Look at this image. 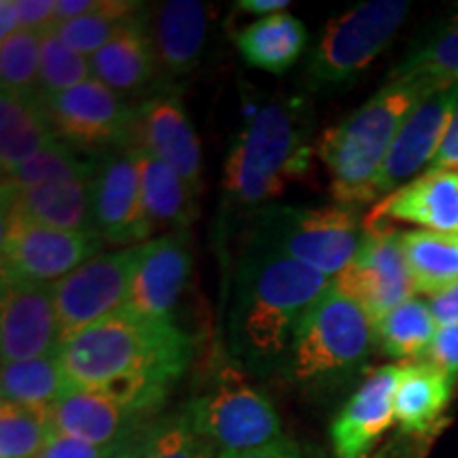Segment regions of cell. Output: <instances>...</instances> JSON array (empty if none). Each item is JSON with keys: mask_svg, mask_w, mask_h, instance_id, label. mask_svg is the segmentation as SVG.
Returning a JSON list of instances; mask_svg holds the SVG:
<instances>
[{"mask_svg": "<svg viewBox=\"0 0 458 458\" xmlns=\"http://www.w3.org/2000/svg\"><path fill=\"white\" fill-rule=\"evenodd\" d=\"M401 246L416 293L431 297L458 283V236L411 229Z\"/></svg>", "mask_w": 458, "mask_h": 458, "instance_id": "28", "label": "cell"}, {"mask_svg": "<svg viewBox=\"0 0 458 458\" xmlns=\"http://www.w3.org/2000/svg\"><path fill=\"white\" fill-rule=\"evenodd\" d=\"M94 232H64L34 223L3 221V283L55 284L102 253Z\"/></svg>", "mask_w": 458, "mask_h": 458, "instance_id": "10", "label": "cell"}, {"mask_svg": "<svg viewBox=\"0 0 458 458\" xmlns=\"http://www.w3.org/2000/svg\"><path fill=\"white\" fill-rule=\"evenodd\" d=\"M427 77H393L357 111L320 136L317 153L329 174L335 204L359 206L376 199V179L405 119L437 89Z\"/></svg>", "mask_w": 458, "mask_h": 458, "instance_id": "3", "label": "cell"}, {"mask_svg": "<svg viewBox=\"0 0 458 458\" xmlns=\"http://www.w3.org/2000/svg\"><path fill=\"white\" fill-rule=\"evenodd\" d=\"M408 13L405 0H368L334 17L308 54L303 81L314 91L352 85L391 45Z\"/></svg>", "mask_w": 458, "mask_h": 458, "instance_id": "7", "label": "cell"}, {"mask_svg": "<svg viewBox=\"0 0 458 458\" xmlns=\"http://www.w3.org/2000/svg\"><path fill=\"white\" fill-rule=\"evenodd\" d=\"M96 7H98V0H55V26L79 20Z\"/></svg>", "mask_w": 458, "mask_h": 458, "instance_id": "44", "label": "cell"}, {"mask_svg": "<svg viewBox=\"0 0 458 458\" xmlns=\"http://www.w3.org/2000/svg\"><path fill=\"white\" fill-rule=\"evenodd\" d=\"M428 170H458V108L452 117L445 139Z\"/></svg>", "mask_w": 458, "mask_h": 458, "instance_id": "43", "label": "cell"}, {"mask_svg": "<svg viewBox=\"0 0 458 458\" xmlns=\"http://www.w3.org/2000/svg\"><path fill=\"white\" fill-rule=\"evenodd\" d=\"M185 411L219 456L261 448L284 437L270 397L249 385L232 365L216 371L208 386L185 405Z\"/></svg>", "mask_w": 458, "mask_h": 458, "instance_id": "8", "label": "cell"}, {"mask_svg": "<svg viewBox=\"0 0 458 458\" xmlns=\"http://www.w3.org/2000/svg\"><path fill=\"white\" fill-rule=\"evenodd\" d=\"M37 458H122V456L114 454V452L79 442V439L64 437V435H54Z\"/></svg>", "mask_w": 458, "mask_h": 458, "instance_id": "39", "label": "cell"}, {"mask_svg": "<svg viewBox=\"0 0 458 458\" xmlns=\"http://www.w3.org/2000/svg\"><path fill=\"white\" fill-rule=\"evenodd\" d=\"M147 28L157 71L165 79L185 77L199 64L208 34V7L196 0H170L147 11Z\"/></svg>", "mask_w": 458, "mask_h": 458, "instance_id": "22", "label": "cell"}, {"mask_svg": "<svg viewBox=\"0 0 458 458\" xmlns=\"http://www.w3.org/2000/svg\"><path fill=\"white\" fill-rule=\"evenodd\" d=\"M193 351V337L174 320L147 318L123 308L62 342L57 357L74 388L105 391L157 414Z\"/></svg>", "mask_w": 458, "mask_h": 458, "instance_id": "1", "label": "cell"}, {"mask_svg": "<svg viewBox=\"0 0 458 458\" xmlns=\"http://www.w3.org/2000/svg\"><path fill=\"white\" fill-rule=\"evenodd\" d=\"M139 255L140 244L100 253L54 284L62 342L123 310Z\"/></svg>", "mask_w": 458, "mask_h": 458, "instance_id": "11", "label": "cell"}, {"mask_svg": "<svg viewBox=\"0 0 458 458\" xmlns=\"http://www.w3.org/2000/svg\"><path fill=\"white\" fill-rule=\"evenodd\" d=\"M428 363H433L435 368L445 371L452 380L458 377V325L452 327H437L435 337L425 352Z\"/></svg>", "mask_w": 458, "mask_h": 458, "instance_id": "38", "label": "cell"}, {"mask_svg": "<svg viewBox=\"0 0 458 458\" xmlns=\"http://www.w3.org/2000/svg\"><path fill=\"white\" fill-rule=\"evenodd\" d=\"M454 382L427 359L405 360L399 365L393 414L401 431L405 435L433 433L450 405Z\"/></svg>", "mask_w": 458, "mask_h": 458, "instance_id": "24", "label": "cell"}, {"mask_svg": "<svg viewBox=\"0 0 458 458\" xmlns=\"http://www.w3.org/2000/svg\"><path fill=\"white\" fill-rule=\"evenodd\" d=\"M142 9L145 4L131 3V0H98V7L91 13L55 26L54 30L68 47L85 57H91L98 54L122 28L128 26Z\"/></svg>", "mask_w": 458, "mask_h": 458, "instance_id": "32", "label": "cell"}, {"mask_svg": "<svg viewBox=\"0 0 458 458\" xmlns=\"http://www.w3.org/2000/svg\"><path fill=\"white\" fill-rule=\"evenodd\" d=\"M43 32L20 30L0 41V83L3 91L30 94L41 81Z\"/></svg>", "mask_w": 458, "mask_h": 458, "instance_id": "36", "label": "cell"}, {"mask_svg": "<svg viewBox=\"0 0 458 458\" xmlns=\"http://www.w3.org/2000/svg\"><path fill=\"white\" fill-rule=\"evenodd\" d=\"M94 232L114 246H139L151 236L140 198V165L134 147L106 151L91 174Z\"/></svg>", "mask_w": 458, "mask_h": 458, "instance_id": "14", "label": "cell"}, {"mask_svg": "<svg viewBox=\"0 0 458 458\" xmlns=\"http://www.w3.org/2000/svg\"><path fill=\"white\" fill-rule=\"evenodd\" d=\"M54 435L47 408H30L3 401L0 458H37Z\"/></svg>", "mask_w": 458, "mask_h": 458, "instance_id": "34", "label": "cell"}, {"mask_svg": "<svg viewBox=\"0 0 458 458\" xmlns=\"http://www.w3.org/2000/svg\"><path fill=\"white\" fill-rule=\"evenodd\" d=\"M96 162H85L77 156V151L57 139L47 148H43L38 156L28 159L26 164L17 165L15 170L3 174V193H13L20 189H28L34 185H43L51 181H68V179H88L94 174Z\"/></svg>", "mask_w": 458, "mask_h": 458, "instance_id": "33", "label": "cell"}, {"mask_svg": "<svg viewBox=\"0 0 458 458\" xmlns=\"http://www.w3.org/2000/svg\"><path fill=\"white\" fill-rule=\"evenodd\" d=\"M3 221L34 223L64 232H94L91 176L3 193Z\"/></svg>", "mask_w": 458, "mask_h": 458, "instance_id": "21", "label": "cell"}, {"mask_svg": "<svg viewBox=\"0 0 458 458\" xmlns=\"http://www.w3.org/2000/svg\"><path fill=\"white\" fill-rule=\"evenodd\" d=\"M377 458H403V454H399V452H388V454L386 456H377Z\"/></svg>", "mask_w": 458, "mask_h": 458, "instance_id": "47", "label": "cell"}, {"mask_svg": "<svg viewBox=\"0 0 458 458\" xmlns=\"http://www.w3.org/2000/svg\"><path fill=\"white\" fill-rule=\"evenodd\" d=\"M250 233V244L335 278L359 253L365 221L357 208L342 204L320 208L274 204L257 210Z\"/></svg>", "mask_w": 458, "mask_h": 458, "instance_id": "6", "label": "cell"}, {"mask_svg": "<svg viewBox=\"0 0 458 458\" xmlns=\"http://www.w3.org/2000/svg\"><path fill=\"white\" fill-rule=\"evenodd\" d=\"M371 348L368 314L331 286L297 329L284 369L295 385L320 391L357 376Z\"/></svg>", "mask_w": 458, "mask_h": 458, "instance_id": "5", "label": "cell"}, {"mask_svg": "<svg viewBox=\"0 0 458 458\" xmlns=\"http://www.w3.org/2000/svg\"><path fill=\"white\" fill-rule=\"evenodd\" d=\"M334 286L337 293L357 303L371 323L414 297L401 232L393 223L365 219L359 253L334 278Z\"/></svg>", "mask_w": 458, "mask_h": 458, "instance_id": "9", "label": "cell"}, {"mask_svg": "<svg viewBox=\"0 0 458 458\" xmlns=\"http://www.w3.org/2000/svg\"><path fill=\"white\" fill-rule=\"evenodd\" d=\"M399 365H385L360 382L331 425L335 458H369L394 422L393 394Z\"/></svg>", "mask_w": 458, "mask_h": 458, "instance_id": "19", "label": "cell"}, {"mask_svg": "<svg viewBox=\"0 0 458 458\" xmlns=\"http://www.w3.org/2000/svg\"><path fill=\"white\" fill-rule=\"evenodd\" d=\"M94 79L91 74L89 57H85L57 37L54 28L43 32L41 47V81H38V94L43 98L62 94L77 85L88 83Z\"/></svg>", "mask_w": 458, "mask_h": 458, "instance_id": "35", "label": "cell"}, {"mask_svg": "<svg viewBox=\"0 0 458 458\" xmlns=\"http://www.w3.org/2000/svg\"><path fill=\"white\" fill-rule=\"evenodd\" d=\"M62 342L54 284L3 283L0 354L3 365L57 352Z\"/></svg>", "mask_w": 458, "mask_h": 458, "instance_id": "18", "label": "cell"}, {"mask_svg": "<svg viewBox=\"0 0 458 458\" xmlns=\"http://www.w3.org/2000/svg\"><path fill=\"white\" fill-rule=\"evenodd\" d=\"M21 30L45 32L55 26V0H17Z\"/></svg>", "mask_w": 458, "mask_h": 458, "instance_id": "41", "label": "cell"}, {"mask_svg": "<svg viewBox=\"0 0 458 458\" xmlns=\"http://www.w3.org/2000/svg\"><path fill=\"white\" fill-rule=\"evenodd\" d=\"M435 331L433 314L428 303L411 297L405 303L394 308L382 318L371 323V335H374V348L393 359L416 360L425 357L431 346Z\"/></svg>", "mask_w": 458, "mask_h": 458, "instance_id": "30", "label": "cell"}, {"mask_svg": "<svg viewBox=\"0 0 458 458\" xmlns=\"http://www.w3.org/2000/svg\"><path fill=\"white\" fill-rule=\"evenodd\" d=\"M238 51L249 66L283 74L295 66L308 47V28L289 11L253 21L236 37Z\"/></svg>", "mask_w": 458, "mask_h": 458, "instance_id": "27", "label": "cell"}, {"mask_svg": "<svg viewBox=\"0 0 458 458\" xmlns=\"http://www.w3.org/2000/svg\"><path fill=\"white\" fill-rule=\"evenodd\" d=\"M427 77L442 85H458V9L437 21L411 45L393 77Z\"/></svg>", "mask_w": 458, "mask_h": 458, "instance_id": "31", "label": "cell"}, {"mask_svg": "<svg viewBox=\"0 0 458 458\" xmlns=\"http://www.w3.org/2000/svg\"><path fill=\"white\" fill-rule=\"evenodd\" d=\"M219 458H317V452L291 437H280L261 448L232 452V454H221Z\"/></svg>", "mask_w": 458, "mask_h": 458, "instance_id": "40", "label": "cell"}, {"mask_svg": "<svg viewBox=\"0 0 458 458\" xmlns=\"http://www.w3.org/2000/svg\"><path fill=\"white\" fill-rule=\"evenodd\" d=\"M368 221L410 223L425 232L458 236V170H425L382 198Z\"/></svg>", "mask_w": 458, "mask_h": 458, "instance_id": "20", "label": "cell"}, {"mask_svg": "<svg viewBox=\"0 0 458 458\" xmlns=\"http://www.w3.org/2000/svg\"><path fill=\"white\" fill-rule=\"evenodd\" d=\"M181 174L193 193L202 189V147L179 91L159 88L136 108L134 145Z\"/></svg>", "mask_w": 458, "mask_h": 458, "instance_id": "16", "label": "cell"}, {"mask_svg": "<svg viewBox=\"0 0 458 458\" xmlns=\"http://www.w3.org/2000/svg\"><path fill=\"white\" fill-rule=\"evenodd\" d=\"M57 139L79 148H128L134 145L136 108L96 79L45 98Z\"/></svg>", "mask_w": 458, "mask_h": 458, "instance_id": "13", "label": "cell"}, {"mask_svg": "<svg viewBox=\"0 0 458 458\" xmlns=\"http://www.w3.org/2000/svg\"><path fill=\"white\" fill-rule=\"evenodd\" d=\"M458 108V85L437 89L405 119L376 179V199H382L431 168Z\"/></svg>", "mask_w": 458, "mask_h": 458, "instance_id": "15", "label": "cell"}, {"mask_svg": "<svg viewBox=\"0 0 458 458\" xmlns=\"http://www.w3.org/2000/svg\"><path fill=\"white\" fill-rule=\"evenodd\" d=\"M57 140L45 98L38 91L0 94V165L15 170Z\"/></svg>", "mask_w": 458, "mask_h": 458, "instance_id": "25", "label": "cell"}, {"mask_svg": "<svg viewBox=\"0 0 458 458\" xmlns=\"http://www.w3.org/2000/svg\"><path fill=\"white\" fill-rule=\"evenodd\" d=\"M334 286L300 261L249 244L233 276L227 342L233 359L253 371L284 368L297 329Z\"/></svg>", "mask_w": 458, "mask_h": 458, "instance_id": "2", "label": "cell"}, {"mask_svg": "<svg viewBox=\"0 0 458 458\" xmlns=\"http://www.w3.org/2000/svg\"><path fill=\"white\" fill-rule=\"evenodd\" d=\"M427 303L437 327H452V325H458V283L431 295Z\"/></svg>", "mask_w": 458, "mask_h": 458, "instance_id": "42", "label": "cell"}, {"mask_svg": "<svg viewBox=\"0 0 458 458\" xmlns=\"http://www.w3.org/2000/svg\"><path fill=\"white\" fill-rule=\"evenodd\" d=\"M236 7L242 11V13L249 15H274V13H283L291 7L289 0H238Z\"/></svg>", "mask_w": 458, "mask_h": 458, "instance_id": "45", "label": "cell"}, {"mask_svg": "<svg viewBox=\"0 0 458 458\" xmlns=\"http://www.w3.org/2000/svg\"><path fill=\"white\" fill-rule=\"evenodd\" d=\"M72 388L57 352L3 365L0 393L7 403L49 410Z\"/></svg>", "mask_w": 458, "mask_h": 458, "instance_id": "29", "label": "cell"}, {"mask_svg": "<svg viewBox=\"0 0 458 458\" xmlns=\"http://www.w3.org/2000/svg\"><path fill=\"white\" fill-rule=\"evenodd\" d=\"M191 267V240L187 232H168L140 244L125 310L147 318L172 320Z\"/></svg>", "mask_w": 458, "mask_h": 458, "instance_id": "17", "label": "cell"}, {"mask_svg": "<svg viewBox=\"0 0 458 458\" xmlns=\"http://www.w3.org/2000/svg\"><path fill=\"white\" fill-rule=\"evenodd\" d=\"M310 130L297 102L261 106L233 139L225 165L223 191L232 204L261 206L283 196L301 181L312 164Z\"/></svg>", "mask_w": 458, "mask_h": 458, "instance_id": "4", "label": "cell"}, {"mask_svg": "<svg viewBox=\"0 0 458 458\" xmlns=\"http://www.w3.org/2000/svg\"><path fill=\"white\" fill-rule=\"evenodd\" d=\"M134 148L139 151L142 215H145L148 232L153 233L157 229L187 232L193 216L196 193L187 187V182L174 168L153 157L145 148Z\"/></svg>", "mask_w": 458, "mask_h": 458, "instance_id": "26", "label": "cell"}, {"mask_svg": "<svg viewBox=\"0 0 458 458\" xmlns=\"http://www.w3.org/2000/svg\"><path fill=\"white\" fill-rule=\"evenodd\" d=\"M145 9L114 34L98 54L89 57L96 81L117 91L123 98L142 94L159 77Z\"/></svg>", "mask_w": 458, "mask_h": 458, "instance_id": "23", "label": "cell"}, {"mask_svg": "<svg viewBox=\"0 0 458 458\" xmlns=\"http://www.w3.org/2000/svg\"><path fill=\"white\" fill-rule=\"evenodd\" d=\"M136 458H219V454L182 410L181 414L156 422Z\"/></svg>", "mask_w": 458, "mask_h": 458, "instance_id": "37", "label": "cell"}, {"mask_svg": "<svg viewBox=\"0 0 458 458\" xmlns=\"http://www.w3.org/2000/svg\"><path fill=\"white\" fill-rule=\"evenodd\" d=\"M49 416L55 435L114 452L122 458L139 456L157 422L151 411L91 388H72L51 405Z\"/></svg>", "mask_w": 458, "mask_h": 458, "instance_id": "12", "label": "cell"}, {"mask_svg": "<svg viewBox=\"0 0 458 458\" xmlns=\"http://www.w3.org/2000/svg\"><path fill=\"white\" fill-rule=\"evenodd\" d=\"M20 3L17 0H3L0 3V41L20 32Z\"/></svg>", "mask_w": 458, "mask_h": 458, "instance_id": "46", "label": "cell"}]
</instances>
